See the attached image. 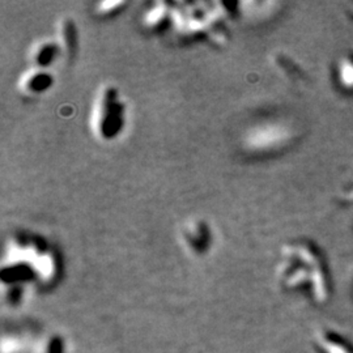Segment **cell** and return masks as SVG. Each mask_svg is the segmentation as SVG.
Listing matches in <instances>:
<instances>
[{"instance_id":"7a4b0ae2","label":"cell","mask_w":353,"mask_h":353,"mask_svg":"<svg viewBox=\"0 0 353 353\" xmlns=\"http://www.w3.org/2000/svg\"><path fill=\"white\" fill-rule=\"evenodd\" d=\"M309 252L305 248H292L284 252L278 268L279 281L284 290H307L313 301L326 303L330 296L326 271L323 265L309 270Z\"/></svg>"},{"instance_id":"52a82bcc","label":"cell","mask_w":353,"mask_h":353,"mask_svg":"<svg viewBox=\"0 0 353 353\" xmlns=\"http://www.w3.org/2000/svg\"><path fill=\"white\" fill-rule=\"evenodd\" d=\"M55 41L59 46L63 61L67 63L72 62L77 50V30H76L75 23L71 19L62 17L58 21Z\"/></svg>"},{"instance_id":"ba28073f","label":"cell","mask_w":353,"mask_h":353,"mask_svg":"<svg viewBox=\"0 0 353 353\" xmlns=\"http://www.w3.org/2000/svg\"><path fill=\"white\" fill-rule=\"evenodd\" d=\"M28 57L33 67L46 70L58 57L62 55L55 39H39L32 45Z\"/></svg>"},{"instance_id":"6da1fadb","label":"cell","mask_w":353,"mask_h":353,"mask_svg":"<svg viewBox=\"0 0 353 353\" xmlns=\"http://www.w3.org/2000/svg\"><path fill=\"white\" fill-rule=\"evenodd\" d=\"M59 275V265L52 249L45 242L21 236L8 242L3 261V288L8 287V303H17L26 284L51 285Z\"/></svg>"},{"instance_id":"277c9868","label":"cell","mask_w":353,"mask_h":353,"mask_svg":"<svg viewBox=\"0 0 353 353\" xmlns=\"http://www.w3.org/2000/svg\"><path fill=\"white\" fill-rule=\"evenodd\" d=\"M179 239L182 245L192 255H202L207 252L211 243V234L208 225L202 220L186 221L179 232Z\"/></svg>"},{"instance_id":"3957f363","label":"cell","mask_w":353,"mask_h":353,"mask_svg":"<svg viewBox=\"0 0 353 353\" xmlns=\"http://www.w3.org/2000/svg\"><path fill=\"white\" fill-rule=\"evenodd\" d=\"M126 106L121 100L118 89L103 85L99 89L92 106L90 127L93 135L102 141L115 139L125 127Z\"/></svg>"},{"instance_id":"9c48e42d","label":"cell","mask_w":353,"mask_h":353,"mask_svg":"<svg viewBox=\"0 0 353 353\" xmlns=\"http://www.w3.org/2000/svg\"><path fill=\"white\" fill-rule=\"evenodd\" d=\"M34 353H65V341L62 335L51 334L38 344Z\"/></svg>"},{"instance_id":"5b68a950","label":"cell","mask_w":353,"mask_h":353,"mask_svg":"<svg viewBox=\"0 0 353 353\" xmlns=\"http://www.w3.org/2000/svg\"><path fill=\"white\" fill-rule=\"evenodd\" d=\"M313 347L318 353H353V344L339 332L327 327L313 332Z\"/></svg>"},{"instance_id":"8992f818","label":"cell","mask_w":353,"mask_h":353,"mask_svg":"<svg viewBox=\"0 0 353 353\" xmlns=\"http://www.w3.org/2000/svg\"><path fill=\"white\" fill-rule=\"evenodd\" d=\"M52 85V76L43 68L32 67L20 76L19 90L26 96H38L45 93Z\"/></svg>"}]
</instances>
